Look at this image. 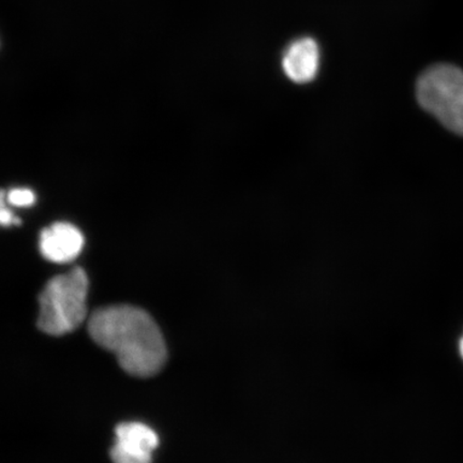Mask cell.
<instances>
[{
    "instance_id": "cell-2",
    "label": "cell",
    "mask_w": 463,
    "mask_h": 463,
    "mask_svg": "<svg viewBox=\"0 0 463 463\" xmlns=\"http://www.w3.org/2000/svg\"><path fill=\"white\" fill-rule=\"evenodd\" d=\"M89 278L85 270L75 268L46 283L39 297L38 327L51 335L75 331L87 316Z\"/></svg>"
},
{
    "instance_id": "cell-9",
    "label": "cell",
    "mask_w": 463,
    "mask_h": 463,
    "mask_svg": "<svg viewBox=\"0 0 463 463\" xmlns=\"http://www.w3.org/2000/svg\"><path fill=\"white\" fill-rule=\"evenodd\" d=\"M459 350H460V354H461V356L463 358V337L460 340Z\"/></svg>"
},
{
    "instance_id": "cell-4",
    "label": "cell",
    "mask_w": 463,
    "mask_h": 463,
    "mask_svg": "<svg viewBox=\"0 0 463 463\" xmlns=\"http://www.w3.org/2000/svg\"><path fill=\"white\" fill-rule=\"evenodd\" d=\"M116 441L111 450L114 463H152L159 438L142 422H124L116 427Z\"/></svg>"
},
{
    "instance_id": "cell-7",
    "label": "cell",
    "mask_w": 463,
    "mask_h": 463,
    "mask_svg": "<svg viewBox=\"0 0 463 463\" xmlns=\"http://www.w3.org/2000/svg\"><path fill=\"white\" fill-rule=\"evenodd\" d=\"M8 204L17 207H29L36 202L33 191L28 188H14L10 190L7 196Z\"/></svg>"
},
{
    "instance_id": "cell-6",
    "label": "cell",
    "mask_w": 463,
    "mask_h": 463,
    "mask_svg": "<svg viewBox=\"0 0 463 463\" xmlns=\"http://www.w3.org/2000/svg\"><path fill=\"white\" fill-rule=\"evenodd\" d=\"M318 67H320V50L312 38L304 37L295 40L283 54V71L294 83H310L316 79Z\"/></svg>"
},
{
    "instance_id": "cell-8",
    "label": "cell",
    "mask_w": 463,
    "mask_h": 463,
    "mask_svg": "<svg viewBox=\"0 0 463 463\" xmlns=\"http://www.w3.org/2000/svg\"><path fill=\"white\" fill-rule=\"evenodd\" d=\"M5 191L2 194V211H0V222L4 227H9L11 224H20V220L16 219L13 213L9 211L7 205H5Z\"/></svg>"
},
{
    "instance_id": "cell-3",
    "label": "cell",
    "mask_w": 463,
    "mask_h": 463,
    "mask_svg": "<svg viewBox=\"0 0 463 463\" xmlns=\"http://www.w3.org/2000/svg\"><path fill=\"white\" fill-rule=\"evenodd\" d=\"M420 106L445 128L463 137V71L449 63H438L420 74L416 83Z\"/></svg>"
},
{
    "instance_id": "cell-1",
    "label": "cell",
    "mask_w": 463,
    "mask_h": 463,
    "mask_svg": "<svg viewBox=\"0 0 463 463\" xmlns=\"http://www.w3.org/2000/svg\"><path fill=\"white\" fill-rule=\"evenodd\" d=\"M92 340L113 353L120 367L138 378H149L164 368L167 351L157 324L146 311L129 305L104 307L89 321Z\"/></svg>"
},
{
    "instance_id": "cell-5",
    "label": "cell",
    "mask_w": 463,
    "mask_h": 463,
    "mask_svg": "<svg viewBox=\"0 0 463 463\" xmlns=\"http://www.w3.org/2000/svg\"><path fill=\"white\" fill-rule=\"evenodd\" d=\"M84 236L73 224L56 222L40 234L39 248L43 258L53 263H69L80 256Z\"/></svg>"
}]
</instances>
